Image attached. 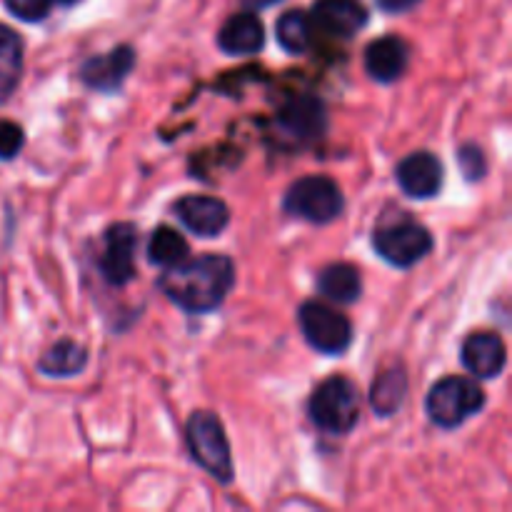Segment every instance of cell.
Here are the masks:
<instances>
[{
	"instance_id": "obj_4",
	"label": "cell",
	"mask_w": 512,
	"mask_h": 512,
	"mask_svg": "<svg viewBox=\"0 0 512 512\" xmlns=\"http://www.w3.org/2000/svg\"><path fill=\"white\" fill-rule=\"evenodd\" d=\"M485 408V393L473 378L448 375L440 378L425 398V413L438 428L455 430Z\"/></svg>"
},
{
	"instance_id": "obj_5",
	"label": "cell",
	"mask_w": 512,
	"mask_h": 512,
	"mask_svg": "<svg viewBox=\"0 0 512 512\" xmlns=\"http://www.w3.org/2000/svg\"><path fill=\"white\" fill-rule=\"evenodd\" d=\"M343 208V193H340L338 183L328 175H308V178L295 180L285 190L283 198L285 213L313 225L333 223L335 218H340Z\"/></svg>"
},
{
	"instance_id": "obj_25",
	"label": "cell",
	"mask_w": 512,
	"mask_h": 512,
	"mask_svg": "<svg viewBox=\"0 0 512 512\" xmlns=\"http://www.w3.org/2000/svg\"><path fill=\"white\" fill-rule=\"evenodd\" d=\"M25 145V133L13 120H0V160H13Z\"/></svg>"
},
{
	"instance_id": "obj_11",
	"label": "cell",
	"mask_w": 512,
	"mask_h": 512,
	"mask_svg": "<svg viewBox=\"0 0 512 512\" xmlns=\"http://www.w3.org/2000/svg\"><path fill=\"white\" fill-rule=\"evenodd\" d=\"M395 180H398L400 190L413 200H428L435 198L443 188L445 168L440 163L438 155L428 153V150H418L403 158L395 170Z\"/></svg>"
},
{
	"instance_id": "obj_18",
	"label": "cell",
	"mask_w": 512,
	"mask_h": 512,
	"mask_svg": "<svg viewBox=\"0 0 512 512\" xmlns=\"http://www.w3.org/2000/svg\"><path fill=\"white\" fill-rule=\"evenodd\" d=\"M405 395H408V373L403 365L383 370L370 385V408L380 418H390L400 410Z\"/></svg>"
},
{
	"instance_id": "obj_23",
	"label": "cell",
	"mask_w": 512,
	"mask_h": 512,
	"mask_svg": "<svg viewBox=\"0 0 512 512\" xmlns=\"http://www.w3.org/2000/svg\"><path fill=\"white\" fill-rule=\"evenodd\" d=\"M458 163L468 180H483L485 173H488V158H485L483 150L473 143L463 145V148L458 150Z\"/></svg>"
},
{
	"instance_id": "obj_22",
	"label": "cell",
	"mask_w": 512,
	"mask_h": 512,
	"mask_svg": "<svg viewBox=\"0 0 512 512\" xmlns=\"http://www.w3.org/2000/svg\"><path fill=\"white\" fill-rule=\"evenodd\" d=\"M188 253V240L175 228H168V225L155 228L148 240V260L158 268H173V265L183 263Z\"/></svg>"
},
{
	"instance_id": "obj_8",
	"label": "cell",
	"mask_w": 512,
	"mask_h": 512,
	"mask_svg": "<svg viewBox=\"0 0 512 512\" xmlns=\"http://www.w3.org/2000/svg\"><path fill=\"white\" fill-rule=\"evenodd\" d=\"M103 253L98 258V270L110 285L120 288L135 278V245L138 230L133 223H115L105 230Z\"/></svg>"
},
{
	"instance_id": "obj_12",
	"label": "cell",
	"mask_w": 512,
	"mask_h": 512,
	"mask_svg": "<svg viewBox=\"0 0 512 512\" xmlns=\"http://www.w3.org/2000/svg\"><path fill=\"white\" fill-rule=\"evenodd\" d=\"M278 125L283 128L285 135H290V138L310 143V140L323 138L325 130H328V108H325L323 100L315 98V95H298V98H290L288 103L280 108Z\"/></svg>"
},
{
	"instance_id": "obj_14",
	"label": "cell",
	"mask_w": 512,
	"mask_h": 512,
	"mask_svg": "<svg viewBox=\"0 0 512 512\" xmlns=\"http://www.w3.org/2000/svg\"><path fill=\"white\" fill-rule=\"evenodd\" d=\"M460 360L473 378L493 380L503 373L505 363H508V350H505L503 338L498 333L480 330V333L468 335Z\"/></svg>"
},
{
	"instance_id": "obj_2",
	"label": "cell",
	"mask_w": 512,
	"mask_h": 512,
	"mask_svg": "<svg viewBox=\"0 0 512 512\" xmlns=\"http://www.w3.org/2000/svg\"><path fill=\"white\" fill-rule=\"evenodd\" d=\"M185 443H188L190 458L218 483H233L235 468L230 455L228 435L223 423L210 410H195L185 425Z\"/></svg>"
},
{
	"instance_id": "obj_26",
	"label": "cell",
	"mask_w": 512,
	"mask_h": 512,
	"mask_svg": "<svg viewBox=\"0 0 512 512\" xmlns=\"http://www.w3.org/2000/svg\"><path fill=\"white\" fill-rule=\"evenodd\" d=\"M420 0H378V5L383 10H388V13H405V10L415 8Z\"/></svg>"
},
{
	"instance_id": "obj_3",
	"label": "cell",
	"mask_w": 512,
	"mask_h": 512,
	"mask_svg": "<svg viewBox=\"0 0 512 512\" xmlns=\"http://www.w3.org/2000/svg\"><path fill=\"white\" fill-rule=\"evenodd\" d=\"M308 418L328 435H348L360 420L358 388L345 375H333L313 390L308 400Z\"/></svg>"
},
{
	"instance_id": "obj_15",
	"label": "cell",
	"mask_w": 512,
	"mask_h": 512,
	"mask_svg": "<svg viewBox=\"0 0 512 512\" xmlns=\"http://www.w3.org/2000/svg\"><path fill=\"white\" fill-rule=\"evenodd\" d=\"M410 65V45L398 35H383L365 48V70L378 83H395Z\"/></svg>"
},
{
	"instance_id": "obj_27",
	"label": "cell",
	"mask_w": 512,
	"mask_h": 512,
	"mask_svg": "<svg viewBox=\"0 0 512 512\" xmlns=\"http://www.w3.org/2000/svg\"><path fill=\"white\" fill-rule=\"evenodd\" d=\"M245 5H250V8H270V5L280 3V0H243Z\"/></svg>"
},
{
	"instance_id": "obj_9",
	"label": "cell",
	"mask_w": 512,
	"mask_h": 512,
	"mask_svg": "<svg viewBox=\"0 0 512 512\" xmlns=\"http://www.w3.org/2000/svg\"><path fill=\"white\" fill-rule=\"evenodd\" d=\"M135 68V50L130 45H118L103 55H93L78 70L85 88L95 93H118Z\"/></svg>"
},
{
	"instance_id": "obj_1",
	"label": "cell",
	"mask_w": 512,
	"mask_h": 512,
	"mask_svg": "<svg viewBox=\"0 0 512 512\" xmlns=\"http://www.w3.org/2000/svg\"><path fill=\"white\" fill-rule=\"evenodd\" d=\"M235 285V265L228 255L185 258L183 263L165 268L158 288L165 298L190 315H205L225 303Z\"/></svg>"
},
{
	"instance_id": "obj_10",
	"label": "cell",
	"mask_w": 512,
	"mask_h": 512,
	"mask_svg": "<svg viewBox=\"0 0 512 512\" xmlns=\"http://www.w3.org/2000/svg\"><path fill=\"white\" fill-rule=\"evenodd\" d=\"M173 213L198 238H218L230 223V208L213 195H183L173 203Z\"/></svg>"
},
{
	"instance_id": "obj_20",
	"label": "cell",
	"mask_w": 512,
	"mask_h": 512,
	"mask_svg": "<svg viewBox=\"0 0 512 512\" xmlns=\"http://www.w3.org/2000/svg\"><path fill=\"white\" fill-rule=\"evenodd\" d=\"M23 38L13 28L0 23V100L8 98L20 83L25 58Z\"/></svg>"
},
{
	"instance_id": "obj_19",
	"label": "cell",
	"mask_w": 512,
	"mask_h": 512,
	"mask_svg": "<svg viewBox=\"0 0 512 512\" xmlns=\"http://www.w3.org/2000/svg\"><path fill=\"white\" fill-rule=\"evenodd\" d=\"M88 365V350L75 340H58L38 360V370L48 378H73Z\"/></svg>"
},
{
	"instance_id": "obj_16",
	"label": "cell",
	"mask_w": 512,
	"mask_h": 512,
	"mask_svg": "<svg viewBox=\"0 0 512 512\" xmlns=\"http://www.w3.org/2000/svg\"><path fill=\"white\" fill-rule=\"evenodd\" d=\"M218 45L228 55H255L265 45V25L255 13L230 15L218 33Z\"/></svg>"
},
{
	"instance_id": "obj_17",
	"label": "cell",
	"mask_w": 512,
	"mask_h": 512,
	"mask_svg": "<svg viewBox=\"0 0 512 512\" xmlns=\"http://www.w3.org/2000/svg\"><path fill=\"white\" fill-rule=\"evenodd\" d=\"M318 293L340 305L358 303L360 295H363L360 270L350 263L325 265L318 273Z\"/></svg>"
},
{
	"instance_id": "obj_13",
	"label": "cell",
	"mask_w": 512,
	"mask_h": 512,
	"mask_svg": "<svg viewBox=\"0 0 512 512\" xmlns=\"http://www.w3.org/2000/svg\"><path fill=\"white\" fill-rule=\"evenodd\" d=\"M308 15L313 30L340 40L355 38L368 25V10L358 0H318Z\"/></svg>"
},
{
	"instance_id": "obj_28",
	"label": "cell",
	"mask_w": 512,
	"mask_h": 512,
	"mask_svg": "<svg viewBox=\"0 0 512 512\" xmlns=\"http://www.w3.org/2000/svg\"><path fill=\"white\" fill-rule=\"evenodd\" d=\"M55 5H63V8H70V5H75V3H80V0H53Z\"/></svg>"
},
{
	"instance_id": "obj_21",
	"label": "cell",
	"mask_w": 512,
	"mask_h": 512,
	"mask_svg": "<svg viewBox=\"0 0 512 512\" xmlns=\"http://www.w3.org/2000/svg\"><path fill=\"white\" fill-rule=\"evenodd\" d=\"M275 38L278 45L290 55L308 53L310 43H313V23L305 10H288L275 23Z\"/></svg>"
},
{
	"instance_id": "obj_7",
	"label": "cell",
	"mask_w": 512,
	"mask_h": 512,
	"mask_svg": "<svg viewBox=\"0 0 512 512\" xmlns=\"http://www.w3.org/2000/svg\"><path fill=\"white\" fill-rule=\"evenodd\" d=\"M298 323L310 348L323 355H343L353 343L350 320L318 300H308L300 305Z\"/></svg>"
},
{
	"instance_id": "obj_6",
	"label": "cell",
	"mask_w": 512,
	"mask_h": 512,
	"mask_svg": "<svg viewBox=\"0 0 512 512\" xmlns=\"http://www.w3.org/2000/svg\"><path fill=\"white\" fill-rule=\"evenodd\" d=\"M433 245L435 240L433 235H430V230L425 228V225H420L418 220L405 218V215L388 220V223H383L373 233L375 253H378L385 263H390L393 268L400 270L413 268L420 260L428 258Z\"/></svg>"
},
{
	"instance_id": "obj_24",
	"label": "cell",
	"mask_w": 512,
	"mask_h": 512,
	"mask_svg": "<svg viewBox=\"0 0 512 512\" xmlns=\"http://www.w3.org/2000/svg\"><path fill=\"white\" fill-rule=\"evenodd\" d=\"M53 0H5V8L10 15L25 23H40L48 18Z\"/></svg>"
}]
</instances>
